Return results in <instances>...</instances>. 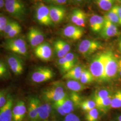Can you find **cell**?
<instances>
[{
  "mask_svg": "<svg viewBox=\"0 0 121 121\" xmlns=\"http://www.w3.org/2000/svg\"><path fill=\"white\" fill-rule=\"evenodd\" d=\"M99 34L104 39H110L120 35L118 26L112 23L105 18L103 27Z\"/></svg>",
  "mask_w": 121,
  "mask_h": 121,
  "instance_id": "obj_14",
  "label": "cell"
},
{
  "mask_svg": "<svg viewBox=\"0 0 121 121\" xmlns=\"http://www.w3.org/2000/svg\"><path fill=\"white\" fill-rule=\"evenodd\" d=\"M73 0L76 3H80L83 1V0Z\"/></svg>",
  "mask_w": 121,
  "mask_h": 121,
  "instance_id": "obj_48",
  "label": "cell"
},
{
  "mask_svg": "<svg viewBox=\"0 0 121 121\" xmlns=\"http://www.w3.org/2000/svg\"><path fill=\"white\" fill-rule=\"evenodd\" d=\"M117 121H121V114L117 117Z\"/></svg>",
  "mask_w": 121,
  "mask_h": 121,
  "instance_id": "obj_49",
  "label": "cell"
},
{
  "mask_svg": "<svg viewBox=\"0 0 121 121\" xmlns=\"http://www.w3.org/2000/svg\"><path fill=\"white\" fill-rule=\"evenodd\" d=\"M65 114H69L73 111L75 106L72 100L70 99L68 95L64 98L58 101Z\"/></svg>",
  "mask_w": 121,
  "mask_h": 121,
  "instance_id": "obj_25",
  "label": "cell"
},
{
  "mask_svg": "<svg viewBox=\"0 0 121 121\" xmlns=\"http://www.w3.org/2000/svg\"><path fill=\"white\" fill-rule=\"evenodd\" d=\"M121 108V90L113 94L111 102V108Z\"/></svg>",
  "mask_w": 121,
  "mask_h": 121,
  "instance_id": "obj_30",
  "label": "cell"
},
{
  "mask_svg": "<svg viewBox=\"0 0 121 121\" xmlns=\"http://www.w3.org/2000/svg\"><path fill=\"white\" fill-rule=\"evenodd\" d=\"M52 106L49 102L40 103L38 109V121L45 120L49 117L52 111Z\"/></svg>",
  "mask_w": 121,
  "mask_h": 121,
  "instance_id": "obj_22",
  "label": "cell"
},
{
  "mask_svg": "<svg viewBox=\"0 0 121 121\" xmlns=\"http://www.w3.org/2000/svg\"><path fill=\"white\" fill-rule=\"evenodd\" d=\"M105 73L106 81L114 79L118 75V59L111 51L105 52Z\"/></svg>",
  "mask_w": 121,
  "mask_h": 121,
  "instance_id": "obj_3",
  "label": "cell"
},
{
  "mask_svg": "<svg viewBox=\"0 0 121 121\" xmlns=\"http://www.w3.org/2000/svg\"><path fill=\"white\" fill-rule=\"evenodd\" d=\"M112 95H109L103 99L95 101V107L99 111L103 113H106L108 112L111 109V102Z\"/></svg>",
  "mask_w": 121,
  "mask_h": 121,
  "instance_id": "obj_23",
  "label": "cell"
},
{
  "mask_svg": "<svg viewBox=\"0 0 121 121\" xmlns=\"http://www.w3.org/2000/svg\"><path fill=\"white\" fill-rule=\"evenodd\" d=\"M65 120L66 121H80L79 118L76 115L72 113L67 114L66 115Z\"/></svg>",
  "mask_w": 121,
  "mask_h": 121,
  "instance_id": "obj_43",
  "label": "cell"
},
{
  "mask_svg": "<svg viewBox=\"0 0 121 121\" xmlns=\"http://www.w3.org/2000/svg\"><path fill=\"white\" fill-rule=\"evenodd\" d=\"M102 48V44L99 41L85 39L82 40L78 44V50L82 56L88 57Z\"/></svg>",
  "mask_w": 121,
  "mask_h": 121,
  "instance_id": "obj_6",
  "label": "cell"
},
{
  "mask_svg": "<svg viewBox=\"0 0 121 121\" xmlns=\"http://www.w3.org/2000/svg\"><path fill=\"white\" fill-rule=\"evenodd\" d=\"M54 75L55 73L51 69L47 67H39L31 74L30 80L32 82L40 83L51 80Z\"/></svg>",
  "mask_w": 121,
  "mask_h": 121,
  "instance_id": "obj_7",
  "label": "cell"
},
{
  "mask_svg": "<svg viewBox=\"0 0 121 121\" xmlns=\"http://www.w3.org/2000/svg\"><path fill=\"white\" fill-rule=\"evenodd\" d=\"M52 106L54 107V108L56 110V111L60 115L62 116H65L66 115L65 113L64 112L63 110V108H62L60 103L58 101L53 102V103L52 104Z\"/></svg>",
  "mask_w": 121,
  "mask_h": 121,
  "instance_id": "obj_41",
  "label": "cell"
},
{
  "mask_svg": "<svg viewBox=\"0 0 121 121\" xmlns=\"http://www.w3.org/2000/svg\"><path fill=\"white\" fill-rule=\"evenodd\" d=\"M80 82L82 84L86 85L93 82L95 79L89 69L84 68L81 73Z\"/></svg>",
  "mask_w": 121,
  "mask_h": 121,
  "instance_id": "obj_29",
  "label": "cell"
},
{
  "mask_svg": "<svg viewBox=\"0 0 121 121\" xmlns=\"http://www.w3.org/2000/svg\"><path fill=\"white\" fill-rule=\"evenodd\" d=\"M84 27H80L74 24L65 26L62 30V34L65 37L72 40H78L81 39L84 35Z\"/></svg>",
  "mask_w": 121,
  "mask_h": 121,
  "instance_id": "obj_9",
  "label": "cell"
},
{
  "mask_svg": "<svg viewBox=\"0 0 121 121\" xmlns=\"http://www.w3.org/2000/svg\"><path fill=\"white\" fill-rule=\"evenodd\" d=\"M17 22L9 20V22L5 27L3 33L4 35H7L9 32L17 24Z\"/></svg>",
  "mask_w": 121,
  "mask_h": 121,
  "instance_id": "obj_38",
  "label": "cell"
},
{
  "mask_svg": "<svg viewBox=\"0 0 121 121\" xmlns=\"http://www.w3.org/2000/svg\"><path fill=\"white\" fill-rule=\"evenodd\" d=\"M104 17L114 24L117 26L119 25V18L115 4L110 10L106 12Z\"/></svg>",
  "mask_w": 121,
  "mask_h": 121,
  "instance_id": "obj_27",
  "label": "cell"
},
{
  "mask_svg": "<svg viewBox=\"0 0 121 121\" xmlns=\"http://www.w3.org/2000/svg\"><path fill=\"white\" fill-rule=\"evenodd\" d=\"M66 86L69 90L77 93L84 91L88 88L86 85L83 84L77 80H67Z\"/></svg>",
  "mask_w": 121,
  "mask_h": 121,
  "instance_id": "obj_24",
  "label": "cell"
},
{
  "mask_svg": "<svg viewBox=\"0 0 121 121\" xmlns=\"http://www.w3.org/2000/svg\"><path fill=\"white\" fill-rule=\"evenodd\" d=\"M13 104V96L9 94L6 103L0 108V121H12Z\"/></svg>",
  "mask_w": 121,
  "mask_h": 121,
  "instance_id": "obj_15",
  "label": "cell"
},
{
  "mask_svg": "<svg viewBox=\"0 0 121 121\" xmlns=\"http://www.w3.org/2000/svg\"><path fill=\"white\" fill-rule=\"evenodd\" d=\"M113 93L111 89L108 88H99L94 92L93 100L95 102L100 99L108 97L109 95H112Z\"/></svg>",
  "mask_w": 121,
  "mask_h": 121,
  "instance_id": "obj_26",
  "label": "cell"
},
{
  "mask_svg": "<svg viewBox=\"0 0 121 121\" xmlns=\"http://www.w3.org/2000/svg\"><path fill=\"white\" fill-rule=\"evenodd\" d=\"M46 2L51 3L54 5H61L66 4L68 0H43Z\"/></svg>",
  "mask_w": 121,
  "mask_h": 121,
  "instance_id": "obj_42",
  "label": "cell"
},
{
  "mask_svg": "<svg viewBox=\"0 0 121 121\" xmlns=\"http://www.w3.org/2000/svg\"><path fill=\"white\" fill-rule=\"evenodd\" d=\"M65 90V85L63 82L56 81L52 82L43 89L42 92V96L47 102H55L64 98L68 95Z\"/></svg>",
  "mask_w": 121,
  "mask_h": 121,
  "instance_id": "obj_2",
  "label": "cell"
},
{
  "mask_svg": "<svg viewBox=\"0 0 121 121\" xmlns=\"http://www.w3.org/2000/svg\"><path fill=\"white\" fill-rule=\"evenodd\" d=\"M40 103L36 97H31L29 100L28 114L30 121H38V109Z\"/></svg>",
  "mask_w": 121,
  "mask_h": 121,
  "instance_id": "obj_19",
  "label": "cell"
},
{
  "mask_svg": "<svg viewBox=\"0 0 121 121\" xmlns=\"http://www.w3.org/2000/svg\"><path fill=\"white\" fill-rule=\"evenodd\" d=\"M115 2H117L121 4H121V0H115Z\"/></svg>",
  "mask_w": 121,
  "mask_h": 121,
  "instance_id": "obj_50",
  "label": "cell"
},
{
  "mask_svg": "<svg viewBox=\"0 0 121 121\" xmlns=\"http://www.w3.org/2000/svg\"><path fill=\"white\" fill-rule=\"evenodd\" d=\"M57 62L60 72L64 74L73 68L69 62L65 59V57L59 58Z\"/></svg>",
  "mask_w": 121,
  "mask_h": 121,
  "instance_id": "obj_31",
  "label": "cell"
},
{
  "mask_svg": "<svg viewBox=\"0 0 121 121\" xmlns=\"http://www.w3.org/2000/svg\"><path fill=\"white\" fill-rule=\"evenodd\" d=\"M27 38L31 47L35 48L43 43L45 36L43 32L38 28L32 27L28 31Z\"/></svg>",
  "mask_w": 121,
  "mask_h": 121,
  "instance_id": "obj_12",
  "label": "cell"
},
{
  "mask_svg": "<svg viewBox=\"0 0 121 121\" xmlns=\"http://www.w3.org/2000/svg\"><path fill=\"white\" fill-rule=\"evenodd\" d=\"M34 52L37 57L43 61L50 60L52 56V47L47 42H43L35 48Z\"/></svg>",
  "mask_w": 121,
  "mask_h": 121,
  "instance_id": "obj_11",
  "label": "cell"
},
{
  "mask_svg": "<svg viewBox=\"0 0 121 121\" xmlns=\"http://www.w3.org/2000/svg\"><path fill=\"white\" fill-rule=\"evenodd\" d=\"M84 68L80 65H76L63 75V78L66 80L79 81Z\"/></svg>",
  "mask_w": 121,
  "mask_h": 121,
  "instance_id": "obj_21",
  "label": "cell"
},
{
  "mask_svg": "<svg viewBox=\"0 0 121 121\" xmlns=\"http://www.w3.org/2000/svg\"><path fill=\"white\" fill-rule=\"evenodd\" d=\"M54 48L56 56L60 58L64 57L67 53L69 52L70 46L65 40L59 39L54 42Z\"/></svg>",
  "mask_w": 121,
  "mask_h": 121,
  "instance_id": "obj_20",
  "label": "cell"
},
{
  "mask_svg": "<svg viewBox=\"0 0 121 121\" xmlns=\"http://www.w3.org/2000/svg\"><path fill=\"white\" fill-rule=\"evenodd\" d=\"M115 6L119 18V25L121 26V4H115Z\"/></svg>",
  "mask_w": 121,
  "mask_h": 121,
  "instance_id": "obj_44",
  "label": "cell"
},
{
  "mask_svg": "<svg viewBox=\"0 0 121 121\" xmlns=\"http://www.w3.org/2000/svg\"><path fill=\"white\" fill-rule=\"evenodd\" d=\"M4 47L7 49L17 54L26 56L28 54V48L26 41L21 37L7 39Z\"/></svg>",
  "mask_w": 121,
  "mask_h": 121,
  "instance_id": "obj_5",
  "label": "cell"
},
{
  "mask_svg": "<svg viewBox=\"0 0 121 121\" xmlns=\"http://www.w3.org/2000/svg\"><path fill=\"white\" fill-rule=\"evenodd\" d=\"M66 121V120H64V121Z\"/></svg>",
  "mask_w": 121,
  "mask_h": 121,
  "instance_id": "obj_51",
  "label": "cell"
},
{
  "mask_svg": "<svg viewBox=\"0 0 121 121\" xmlns=\"http://www.w3.org/2000/svg\"><path fill=\"white\" fill-rule=\"evenodd\" d=\"M22 31V27L19 23L15 26L7 35H5L6 38L11 39L16 37Z\"/></svg>",
  "mask_w": 121,
  "mask_h": 121,
  "instance_id": "obj_35",
  "label": "cell"
},
{
  "mask_svg": "<svg viewBox=\"0 0 121 121\" xmlns=\"http://www.w3.org/2000/svg\"><path fill=\"white\" fill-rule=\"evenodd\" d=\"M48 8L50 17L54 24L59 23L63 21L66 10L63 5L51 4Z\"/></svg>",
  "mask_w": 121,
  "mask_h": 121,
  "instance_id": "obj_10",
  "label": "cell"
},
{
  "mask_svg": "<svg viewBox=\"0 0 121 121\" xmlns=\"http://www.w3.org/2000/svg\"><path fill=\"white\" fill-rule=\"evenodd\" d=\"M88 19L87 14L82 9L75 8L72 10L70 14V20L73 24L84 27Z\"/></svg>",
  "mask_w": 121,
  "mask_h": 121,
  "instance_id": "obj_16",
  "label": "cell"
},
{
  "mask_svg": "<svg viewBox=\"0 0 121 121\" xmlns=\"http://www.w3.org/2000/svg\"><path fill=\"white\" fill-rule=\"evenodd\" d=\"M4 5V0H0V8H2Z\"/></svg>",
  "mask_w": 121,
  "mask_h": 121,
  "instance_id": "obj_47",
  "label": "cell"
},
{
  "mask_svg": "<svg viewBox=\"0 0 121 121\" xmlns=\"http://www.w3.org/2000/svg\"><path fill=\"white\" fill-rule=\"evenodd\" d=\"M8 73L6 64L4 61L0 60V78L6 77Z\"/></svg>",
  "mask_w": 121,
  "mask_h": 121,
  "instance_id": "obj_37",
  "label": "cell"
},
{
  "mask_svg": "<svg viewBox=\"0 0 121 121\" xmlns=\"http://www.w3.org/2000/svg\"><path fill=\"white\" fill-rule=\"evenodd\" d=\"M4 6L13 17L22 20L26 16V7L20 0H4Z\"/></svg>",
  "mask_w": 121,
  "mask_h": 121,
  "instance_id": "obj_4",
  "label": "cell"
},
{
  "mask_svg": "<svg viewBox=\"0 0 121 121\" xmlns=\"http://www.w3.org/2000/svg\"><path fill=\"white\" fill-rule=\"evenodd\" d=\"M105 52L99 53L92 58L89 64V69L91 73L96 81L105 82Z\"/></svg>",
  "mask_w": 121,
  "mask_h": 121,
  "instance_id": "obj_1",
  "label": "cell"
},
{
  "mask_svg": "<svg viewBox=\"0 0 121 121\" xmlns=\"http://www.w3.org/2000/svg\"><path fill=\"white\" fill-rule=\"evenodd\" d=\"M70 99L72 100L75 107L79 106L82 100V97L77 92H72L68 95Z\"/></svg>",
  "mask_w": 121,
  "mask_h": 121,
  "instance_id": "obj_36",
  "label": "cell"
},
{
  "mask_svg": "<svg viewBox=\"0 0 121 121\" xmlns=\"http://www.w3.org/2000/svg\"><path fill=\"white\" fill-rule=\"evenodd\" d=\"M26 104L22 100H19L13 107L12 121H22L26 116Z\"/></svg>",
  "mask_w": 121,
  "mask_h": 121,
  "instance_id": "obj_17",
  "label": "cell"
},
{
  "mask_svg": "<svg viewBox=\"0 0 121 121\" xmlns=\"http://www.w3.org/2000/svg\"><path fill=\"white\" fill-rule=\"evenodd\" d=\"M9 21V19L7 17L0 14V33H3L5 27Z\"/></svg>",
  "mask_w": 121,
  "mask_h": 121,
  "instance_id": "obj_39",
  "label": "cell"
},
{
  "mask_svg": "<svg viewBox=\"0 0 121 121\" xmlns=\"http://www.w3.org/2000/svg\"><path fill=\"white\" fill-rule=\"evenodd\" d=\"M35 17L37 21L41 25L50 26L54 24L50 16L48 6L42 3H39L37 5Z\"/></svg>",
  "mask_w": 121,
  "mask_h": 121,
  "instance_id": "obj_8",
  "label": "cell"
},
{
  "mask_svg": "<svg viewBox=\"0 0 121 121\" xmlns=\"http://www.w3.org/2000/svg\"><path fill=\"white\" fill-rule=\"evenodd\" d=\"M118 73L121 77V58L118 59Z\"/></svg>",
  "mask_w": 121,
  "mask_h": 121,
  "instance_id": "obj_46",
  "label": "cell"
},
{
  "mask_svg": "<svg viewBox=\"0 0 121 121\" xmlns=\"http://www.w3.org/2000/svg\"><path fill=\"white\" fill-rule=\"evenodd\" d=\"M88 21L89 25L92 31L95 33L99 34L104 26V17L97 14H93L89 18Z\"/></svg>",
  "mask_w": 121,
  "mask_h": 121,
  "instance_id": "obj_18",
  "label": "cell"
},
{
  "mask_svg": "<svg viewBox=\"0 0 121 121\" xmlns=\"http://www.w3.org/2000/svg\"><path fill=\"white\" fill-rule=\"evenodd\" d=\"M79 107L83 111L87 112L95 108L96 104L95 102L93 99H87L82 100L80 104Z\"/></svg>",
  "mask_w": 121,
  "mask_h": 121,
  "instance_id": "obj_32",
  "label": "cell"
},
{
  "mask_svg": "<svg viewBox=\"0 0 121 121\" xmlns=\"http://www.w3.org/2000/svg\"><path fill=\"white\" fill-rule=\"evenodd\" d=\"M8 95L6 90H3L0 91V108L3 107L6 103Z\"/></svg>",
  "mask_w": 121,
  "mask_h": 121,
  "instance_id": "obj_40",
  "label": "cell"
},
{
  "mask_svg": "<svg viewBox=\"0 0 121 121\" xmlns=\"http://www.w3.org/2000/svg\"><path fill=\"white\" fill-rule=\"evenodd\" d=\"M118 50L121 53V34L119 35V38L117 42Z\"/></svg>",
  "mask_w": 121,
  "mask_h": 121,
  "instance_id": "obj_45",
  "label": "cell"
},
{
  "mask_svg": "<svg viewBox=\"0 0 121 121\" xmlns=\"http://www.w3.org/2000/svg\"><path fill=\"white\" fill-rule=\"evenodd\" d=\"M115 0H95V3L100 9L106 12L110 10L115 5Z\"/></svg>",
  "mask_w": 121,
  "mask_h": 121,
  "instance_id": "obj_28",
  "label": "cell"
},
{
  "mask_svg": "<svg viewBox=\"0 0 121 121\" xmlns=\"http://www.w3.org/2000/svg\"><path fill=\"white\" fill-rule=\"evenodd\" d=\"M6 59L9 68L15 75H19L23 73V62L20 57L16 55L9 54Z\"/></svg>",
  "mask_w": 121,
  "mask_h": 121,
  "instance_id": "obj_13",
  "label": "cell"
},
{
  "mask_svg": "<svg viewBox=\"0 0 121 121\" xmlns=\"http://www.w3.org/2000/svg\"><path fill=\"white\" fill-rule=\"evenodd\" d=\"M65 59L69 62V64L73 67L76 65H78V58L77 54L73 52H69L64 56Z\"/></svg>",
  "mask_w": 121,
  "mask_h": 121,
  "instance_id": "obj_34",
  "label": "cell"
},
{
  "mask_svg": "<svg viewBox=\"0 0 121 121\" xmlns=\"http://www.w3.org/2000/svg\"><path fill=\"white\" fill-rule=\"evenodd\" d=\"M99 116V110L95 108L87 112L85 116V119L86 121H97Z\"/></svg>",
  "mask_w": 121,
  "mask_h": 121,
  "instance_id": "obj_33",
  "label": "cell"
}]
</instances>
